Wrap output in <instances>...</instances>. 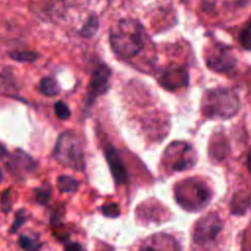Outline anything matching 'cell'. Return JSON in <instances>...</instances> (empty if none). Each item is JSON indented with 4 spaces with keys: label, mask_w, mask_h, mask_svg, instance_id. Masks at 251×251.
Returning <instances> with one entry per match:
<instances>
[{
    "label": "cell",
    "mask_w": 251,
    "mask_h": 251,
    "mask_svg": "<svg viewBox=\"0 0 251 251\" xmlns=\"http://www.w3.org/2000/svg\"><path fill=\"white\" fill-rule=\"evenodd\" d=\"M146 30L135 18H121L109 31V44L113 53L122 60L136 57L146 43Z\"/></svg>",
    "instance_id": "6da1fadb"
},
{
    "label": "cell",
    "mask_w": 251,
    "mask_h": 251,
    "mask_svg": "<svg viewBox=\"0 0 251 251\" xmlns=\"http://www.w3.org/2000/svg\"><path fill=\"white\" fill-rule=\"evenodd\" d=\"M237 94L229 88H213L207 90L202 100V112L210 119H229L239 109Z\"/></svg>",
    "instance_id": "7a4b0ae2"
},
{
    "label": "cell",
    "mask_w": 251,
    "mask_h": 251,
    "mask_svg": "<svg viewBox=\"0 0 251 251\" xmlns=\"http://www.w3.org/2000/svg\"><path fill=\"white\" fill-rule=\"evenodd\" d=\"M175 198L184 210L195 212L204 209L209 204L212 192L203 180L189 177L176 184Z\"/></svg>",
    "instance_id": "3957f363"
},
{
    "label": "cell",
    "mask_w": 251,
    "mask_h": 251,
    "mask_svg": "<svg viewBox=\"0 0 251 251\" xmlns=\"http://www.w3.org/2000/svg\"><path fill=\"white\" fill-rule=\"evenodd\" d=\"M54 157L62 166L81 172L85 168L84 149L80 137L74 131L63 132L56 142Z\"/></svg>",
    "instance_id": "277c9868"
},
{
    "label": "cell",
    "mask_w": 251,
    "mask_h": 251,
    "mask_svg": "<svg viewBox=\"0 0 251 251\" xmlns=\"http://www.w3.org/2000/svg\"><path fill=\"white\" fill-rule=\"evenodd\" d=\"M224 223L217 213H209L200 218L193 229V241L200 246L212 244L222 231Z\"/></svg>",
    "instance_id": "5b68a950"
},
{
    "label": "cell",
    "mask_w": 251,
    "mask_h": 251,
    "mask_svg": "<svg viewBox=\"0 0 251 251\" xmlns=\"http://www.w3.org/2000/svg\"><path fill=\"white\" fill-rule=\"evenodd\" d=\"M167 164L173 171L191 169L196 161L193 148L186 142L176 141L172 143L165 153Z\"/></svg>",
    "instance_id": "8992f818"
},
{
    "label": "cell",
    "mask_w": 251,
    "mask_h": 251,
    "mask_svg": "<svg viewBox=\"0 0 251 251\" xmlns=\"http://www.w3.org/2000/svg\"><path fill=\"white\" fill-rule=\"evenodd\" d=\"M205 61L214 72H226L231 70L237 62L235 53L226 45L222 43L211 46L205 55Z\"/></svg>",
    "instance_id": "52a82bcc"
},
{
    "label": "cell",
    "mask_w": 251,
    "mask_h": 251,
    "mask_svg": "<svg viewBox=\"0 0 251 251\" xmlns=\"http://www.w3.org/2000/svg\"><path fill=\"white\" fill-rule=\"evenodd\" d=\"M111 75V69L104 64L99 65L93 71L85 97V104L87 106H91L97 97L106 93L109 88V80Z\"/></svg>",
    "instance_id": "ba28073f"
},
{
    "label": "cell",
    "mask_w": 251,
    "mask_h": 251,
    "mask_svg": "<svg viewBox=\"0 0 251 251\" xmlns=\"http://www.w3.org/2000/svg\"><path fill=\"white\" fill-rule=\"evenodd\" d=\"M105 157L115 182L117 184L125 183L127 180V172L119 152L115 147L109 146L105 149Z\"/></svg>",
    "instance_id": "9c48e42d"
},
{
    "label": "cell",
    "mask_w": 251,
    "mask_h": 251,
    "mask_svg": "<svg viewBox=\"0 0 251 251\" xmlns=\"http://www.w3.org/2000/svg\"><path fill=\"white\" fill-rule=\"evenodd\" d=\"M186 79L187 75L184 71H182L181 69H172L166 71L163 74L160 79V83L168 89H173L182 84H186Z\"/></svg>",
    "instance_id": "30bf717a"
},
{
    "label": "cell",
    "mask_w": 251,
    "mask_h": 251,
    "mask_svg": "<svg viewBox=\"0 0 251 251\" xmlns=\"http://www.w3.org/2000/svg\"><path fill=\"white\" fill-rule=\"evenodd\" d=\"M100 26V20L96 13H91L86 18L85 22L81 25L80 29L78 30V34L86 39H90L94 37L99 30Z\"/></svg>",
    "instance_id": "8fae6325"
},
{
    "label": "cell",
    "mask_w": 251,
    "mask_h": 251,
    "mask_svg": "<svg viewBox=\"0 0 251 251\" xmlns=\"http://www.w3.org/2000/svg\"><path fill=\"white\" fill-rule=\"evenodd\" d=\"M9 166L12 167V169L16 170V171H19V169H21V170L23 169L25 172H29L34 169L35 163L25 152H23L22 150H17L14 157L11 158V160L9 162Z\"/></svg>",
    "instance_id": "7c38bea8"
},
{
    "label": "cell",
    "mask_w": 251,
    "mask_h": 251,
    "mask_svg": "<svg viewBox=\"0 0 251 251\" xmlns=\"http://www.w3.org/2000/svg\"><path fill=\"white\" fill-rule=\"evenodd\" d=\"M40 91L46 96H56L60 93V86L57 80L53 77H43L40 80Z\"/></svg>",
    "instance_id": "4fadbf2b"
},
{
    "label": "cell",
    "mask_w": 251,
    "mask_h": 251,
    "mask_svg": "<svg viewBox=\"0 0 251 251\" xmlns=\"http://www.w3.org/2000/svg\"><path fill=\"white\" fill-rule=\"evenodd\" d=\"M57 185L61 192L67 193V192H75L79 183L78 181L70 176H61L57 179Z\"/></svg>",
    "instance_id": "5bb4252c"
},
{
    "label": "cell",
    "mask_w": 251,
    "mask_h": 251,
    "mask_svg": "<svg viewBox=\"0 0 251 251\" xmlns=\"http://www.w3.org/2000/svg\"><path fill=\"white\" fill-rule=\"evenodd\" d=\"M34 198L37 203L40 205H45L49 202L52 194V187L49 185L48 182L42 183L40 186L33 189Z\"/></svg>",
    "instance_id": "9a60e30c"
},
{
    "label": "cell",
    "mask_w": 251,
    "mask_h": 251,
    "mask_svg": "<svg viewBox=\"0 0 251 251\" xmlns=\"http://www.w3.org/2000/svg\"><path fill=\"white\" fill-rule=\"evenodd\" d=\"M38 55L34 51L29 50H21V51H13L10 53V58L17 62L22 63H32L36 61Z\"/></svg>",
    "instance_id": "2e32d148"
},
{
    "label": "cell",
    "mask_w": 251,
    "mask_h": 251,
    "mask_svg": "<svg viewBox=\"0 0 251 251\" xmlns=\"http://www.w3.org/2000/svg\"><path fill=\"white\" fill-rule=\"evenodd\" d=\"M241 46L248 51H251V22H249L239 32L238 35Z\"/></svg>",
    "instance_id": "e0dca14e"
},
{
    "label": "cell",
    "mask_w": 251,
    "mask_h": 251,
    "mask_svg": "<svg viewBox=\"0 0 251 251\" xmlns=\"http://www.w3.org/2000/svg\"><path fill=\"white\" fill-rule=\"evenodd\" d=\"M19 245L25 250H37L41 247L42 244L36 239L25 235H21L19 238Z\"/></svg>",
    "instance_id": "ac0fdd59"
},
{
    "label": "cell",
    "mask_w": 251,
    "mask_h": 251,
    "mask_svg": "<svg viewBox=\"0 0 251 251\" xmlns=\"http://www.w3.org/2000/svg\"><path fill=\"white\" fill-rule=\"evenodd\" d=\"M54 113L60 120H68L71 117V111L69 106L63 101H58L54 105Z\"/></svg>",
    "instance_id": "d6986e66"
},
{
    "label": "cell",
    "mask_w": 251,
    "mask_h": 251,
    "mask_svg": "<svg viewBox=\"0 0 251 251\" xmlns=\"http://www.w3.org/2000/svg\"><path fill=\"white\" fill-rule=\"evenodd\" d=\"M26 221H27V214H26L25 210V209L19 210V211L16 213L14 223H13V225L11 226V228H10V232H12V233L16 232V231L19 229V227L22 226Z\"/></svg>",
    "instance_id": "ffe728a7"
},
{
    "label": "cell",
    "mask_w": 251,
    "mask_h": 251,
    "mask_svg": "<svg viewBox=\"0 0 251 251\" xmlns=\"http://www.w3.org/2000/svg\"><path fill=\"white\" fill-rule=\"evenodd\" d=\"M100 210L108 218H117L121 214L120 207H119V205L117 203H107V204H104L100 208Z\"/></svg>",
    "instance_id": "44dd1931"
},
{
    "label": "cell",
    "mask_w": 251,
    "mask_h": 251,
    "mask_svg": "<svg viewBox=\"0 0 251 251\" xmlns=\"http://www.w3.org/2000/svg\"><path fill=\"white\" fill-rule=\"evenodd\" d=\"M1 208L4 213H8L12 208V201H11V190L7 189L2 193L1 196Z\"/></svg>",
    "instance_id": "7402d4cb"
},
{
    "label": "cell",
    "mask_w": 251,
    "mask_h": 251,
    "mask_svg": "<svg viewBox=\"0 0 251 251\" xmlns=\"http://www.w3.org/2000/svg\"><path fill=\"white\" fill-rule=\"evenodd\" d=\"M65 249L66 250H72V251L74 250V251H75V250H80L81 246L78 243H69V244H67L65 246Z\"/></svg>",
    "instance_id": "603a6c76"
},
{
    "label": "cell",
    "mask_w": 251,
    "mask_h": 251,
    "mask_svg": "<svg viewBox=\"0 0 251 251\" xmlns=\"http://www.w3.org/2000/svg\"><path fill=\"white\" fill-rule=\"evenodd\" d=\"M6 154H7V150H6V148L4 147V145H2V144L0 143V158H1V157L6 156Z\"/></svg>",
    "instance_id": "cb8c5ba5"
},
{
    "label": "cell",
    "mask_w": 251,
    "mask_h": 251,
    "mask_svg": "<svg viewBox=\"0 0 251 251\" xmlns=\"http://www.w3.org/2000/svg\"><path fill=\"white\" fill-rule=\"evenodd\" d=\"M247 167H248L249 173L251 175V150L249 151V154H248V157H247Z\"/></svg>",
    "instance_id": "d4e9b609"
},
{
    "label": "cell",
    "mask_w": 251,
    "mask_h": 251,
    "mask_svg": "<svg viewBox=\"0 0 251 251\" xmlns=\"http://www.w3.org/2000/svg\"><path fill=\"white\" fill-rule=\"evenodd\" d=\"M2 178H3V175H2V171H1V169H0V182L2 181Z\"/></svg>",
    "instance_id": "484cf974"
}]
</instances>
